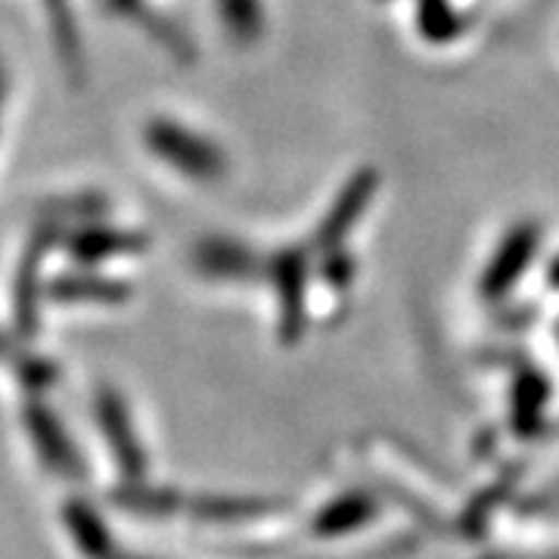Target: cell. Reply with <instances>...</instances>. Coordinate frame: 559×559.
Returning a JSON list of instances; mask_svg holds the SVG:
<instances>
[{"label": "cell", "mask_w": 559, "mask_h": 559, "mask_svg": "<svg viewBox=\"0 0 559 559\" xmlns=\"http://www.w3.org/2000/svg\"><path fill=\"white\" fill-rule=\"evenodd\" d=\"M143 140L150 146L153 156L168 162L171 168H178L180 175L193 180H215L224 171V156L212 140L200 138L197 131L183 128L180 121L153 119L146 121Z\"/></svg>", "instance_id": "obj_1"}, {"label": "cell", "mask_w": 559, "mask_h": 559, "mask_svg": "<svg viewBox=\"0 0 559 559\" xmlns=\"http://www.w3.org/2000/svg\"><path fill=\"white\" fill-rule=\"evenodd\" d=\"M47 13H50V25H53V40L60 47V57L69 72L81 75L84 62H81V38L75 28V13L69 7V0H47Z\"/></svg>", "instance_id": "obj_2"}, {"label": "cell", "mask_w": 559, "mask_h": 559, "mask_svg": "<svg viewBox=\"0 0 559 559\" xmlns=\"http://www.w3.org/2000/svg\"><path fill=\"white\" fill-rule=\"evenodd\" d=\"M143 240L138 234H121L112 227H87L75 237V249L84 259H106L116 252H138Z\"/></svg>", "instance_id": "obj_3"}, {"label": "cell", "mask_w": 559, "mask_h": 559, "mask_svg": "<svg viewBox=\"0 0 559 559\" xmlns=\"http://www.w3.org/2000/svg\"><path fill=\"white\" fill-rule=\"evenodd\" d=\"M116 13H121V16H131V20H138V22H150L146 28H153V35L175 53V57H190V40L183 38V35H178L171 25L165 20H159L143 0H106Z\"/></svg>", "instance_id": "obj_4"}, {"label": "cell", "mask_w": 559, "mask_h": 559, "mask_svg": "<svg viewBox=\"0 0 559 559\" xmlns=\"http://www.w3.org/2000/svg\"><path fill=\"white\" fill-rule=\"evenodd\" d=\"M221 20L227 22V28L237 35V38H252L259 32L261 13L255 0H218Z\"/></svg>", "instance_id": "obj_5"}, {"label": "cell", "mask_w": 559, "mask_h": 559, "mask_svg": "<svg viewBox=\"0 0 559 559\" xmlns=\"http://www.w3.org/2000/svg\"><path fill=\"white\" fill-rule=\"evenodd\" d=\"M0 103H3V72H0Z\"/></svg>", "instance_id": "obj_6"}]
</instances>
